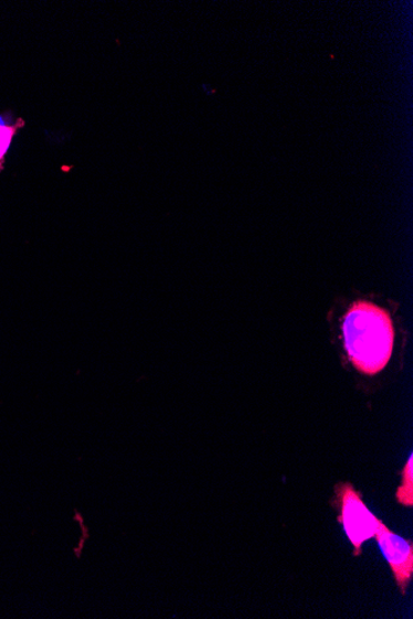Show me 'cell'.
<instances>
[{"instance_id": "obj_2", "label": "cell", "mask_w": 413, "mask_h": 619, "mask_svg": "<svg viewBox=\"0 0 413 619\" xmlns=\"http://www.w3.org/2000/svg\"><path fill=\"white\" fill-rule=\"evenodd\" d=\"M335 495L341 507L338 520L342 523L348 539L353 544L355 557H359L363 544L374 538L380 519L369 510L362 496L351 484H339Z\"/></svg>"}, {"instance_id": "obj_4", "label": "cell", "mask_w": 413, "mask_h": 619, "mask_svg": "<svg viewBox=\"0 0 413 619\" xmlns=\"http://www.w3.org/2000/svg\"><path fill=\"white\" fill-rule=\"evenodd\" d=\"M25 124L23 117L16 120L12 112L0 113V174L6 168L7 155L12 147L14 137L20 130H23Z\"/></svg>"}, {"instance_id": "obj_1", "label": "cell", "mask_w": 413, "mask_h": 619, "mask_svg": "<svg viewBox=\"0 0 413 619\" xmlns=\"http://www.w3.org/2000/svg\"><path fill=\"white\" fill-rule=\"evenodd\" d=\"M344 347L353 367L365 375L383 371L395 343L393 319L370 302H355L344 318Z\"/></svg>"}, {"instance_id": "obj_5", "label": "cell", "mask_w": 413, "mask_h": 619, "mask_svg": "<svg viewBox=\"0 0 413 619\" xmlns=\"http://www.w3.org/2000/svg\"><path fill=\"white\" fill-rule=\"evenodd\" d=\"M413 456L411 455L407 465L404 468V474H402V485L399 487L396 493V498L399 504L406 507H412L413 505Z\"/></svg>"}, {"instance_id": "obj_3", "label": "cell", "mask_w": 413, "mask_h": 619, "mask_svg": "<svg viewBox=\"0 0 413 619\" xmlns=\"http://www.w3.org/2000/svg\"><path fill=\"white\" fill-rule=\"evenodd\" d=\"M374 538L383 551L402 594H406L413 574L412 543L391 532L379 520Z\"/></svg>"}]
</instances>
